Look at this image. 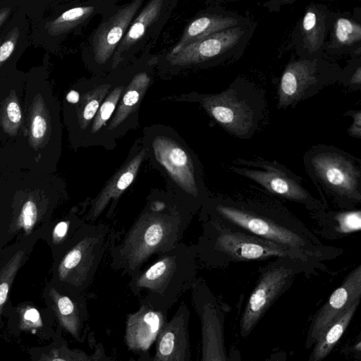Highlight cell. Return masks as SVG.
<instances>
[{
	"label": "cell",
	"instance_id": "6da1fadb",
	"mask_svg": "<svg viewBox=\"0 0 361 361\" xmlns=\"http://www.w3.org/2000/svg\"><path fill=\"white\" fill-rule=\"evenodd\" d=\"M199 213L200 221L247 232L288 248L325 270L324 262L344 252L322 243L281 201L255 185L237 194L210 193Z\"/></svg>",
	"mask_w": 361,
	"mask_h": 361
},
{
	"label": "cell",
	"instance_id": "7a4b0ae2",
	"mask_svg": "<svg viewBox=\"0 0 361 361\" xmlns=\"http://www.w3.org/2000/svg\"><path fill=\"white\" fill-rule=\"evenodd\" d=\"M194 215L168 188H154L137 218L109 255L111 266L130 278L152 257L180 243Z\"/></svg>",
	"mask_w": 361,
	"mask_h": 361
},
{
	"label": "cell",
	"instance_id": "3957f363",
	"mask_svg": "<svg viewBox=\"0 0 361 361\" xmlns=\"http://www.w3.org/2000/svg\"><path fill=\"white\" fill-rule=\"evenodd\" d=\"M197 264L195 245L180 242L130 277L128 286L140 303L169 313L191 288L197 279Z\"/></svg>",
	"mask_w": 361,
	"mask_h": 361
},
{
	"label": "cell",
	"instance_id": "277c9868",
	"mask_svg": "<svg viewBox=\"0 0 361 361\" xmlns=\"http://www.w3.org/2000/svg\"><path fill=\"white\" fill-rule=\"evenodd\" d=\"M201 222L202 231L194 245L197 262L204 267L224 269L234 263L267 262L288 257L325 270L288 248L247 232L209 220Z\"/></svg>",
	"mask_w": 361,
	"mask_h": 361
},
{
	"label": "cell",
	"instance_id": "5b68a950",
	"mask_svg": "<svg viewBox=\"0 0 361 361\" xmlns=\"http://www.w3.org/2000/svg\"><path fill=\"white\" fill-rule=\"evenodd\" d=\"M303 163L322 201L344 209L360 207V159L334 146L318 145L305 153Z\"/></svg>",
	"mask_w": 361,
	"mask_h": 361
},
{
	"label": "cell",
	"instance_id": "8992f818",
	"mask_svg": "<svg viewBox=\"0 0 361 361\" xmlns=\"http://www.w3.org/2000/svg\"><path fill=\"white\" fill-rule=\"evenodd\" d=\"M153 166L166 181L171 190L195 216L210 192L204 182L201 164L192 152L178 141L157 136L147 148Z\"/></svg>",
	"mask_w": 361,
	"mask_h": 361
},
{
	"label": "cell",
	"instance_id": "52a82bcc",
	"mask_svg": "<svg viewBox=\"0 0 361 361\" xmlns=\"http://www.w3.org/2000/svg\"><path fill=\"white\" fill-rule=\"evenodd\" d=\"M116 235L106 224L83 223L57 267L58 280L66 290L83 294Z\"/></svg>",
	"mask_w": 361,
	"mask_h": 361
},
{
	"label": "cell",
	"instance_id": "ba28073f",
	"mask_svg": "<svg viewBox=\"0 0 361 361\" xmlns=\"http://www.w3.org/2000/svg\"><path fill=\"white\" fill-rule=\"evenodd\" d=\"M207 113L231 135L251 137L265 109L262 90L243 78H236L226 90L201 99Z\"/></svg>",
	"mask_w": 361,
	"mask_h": 361
},
{
	"label": "cell",
	"instance_id": "9c48e42d",
	"mask_svg": "<svg viewBox=\"0 0 361 361\" xmlns=\"http://www.w3.org/2000/svg\"><path fill=\"white\" fill-rule=\"evenodd\" d=\"M228 169L233 173L250 180L254 185L280 201L300 204L313 212L324 206L303 185V179L276 160L262 158H238L231 161Z\"/></svg>",
	"mask_w": 361,
	"mask_h": 361
},
{
	"label": "cell",
	"instance_id": "30bf717a",
	"mask_svg": "<svg viewBox=\"0 0 361 361\" xmlns=\"http://www.w3.org/2000/svg\"><path fill=\"white\" fill-rule=\"evenodd\" d=\"M315 267L288 257L274 259L259 269V277L241 316L243 337L250 334L272 304L292 286L301 274H315Z\"/></svg>",
	"mask_w": 361,
	"mask_h": 361
},
{
	"label": "cell",
	"instance_id": "8fae6325",
	"mask_svg": "<svg viewBox=\"0 0 361 361\" xmlns=\"http://www.w3.org/2000/svg\"><path fill=\"white\" fill-rule=\"evenodd\" d=\"M343 75L336 64L321 58L290 62L283 72L279 88V109L294 106L312 97Z\"/></svg>",
	"mask_w": 361,
	"mask_h": 361
},
{
	"label": "cell",
	"instance_id": "7c38bea8",
	"mask_svg": "<svg viewBox=\"0 0 361 361\" xmlns=\"http://www.w3.org/2000/svg\"><path fill=\"white\" fill-rule=\"evenodd\" d=\"M190 289L192 305L200 322L201 361H228L224 315L220 304L202 278H197Z\"/></svg>",
	"mask_w": 361,
	"mask_h": 361
},
{
	"label": "cell",
	"instance_id": "4fadbf2b",
	"mask_svg": "<svg viewBox=\"0 0 361 361\" xmlns=\"http://www.w3.org/2000/svg\"><path fill=\"white\" fill-rule=\"evenodd\" d=\"M253 27L245 23L189 44L167 59L173 66H187L214 59L235 56L249 41Z\"/></svg>",
	"mask_w": 361,
	"mask_h": 361
},
{
	"label": "cell",
	"instance_id": "5bb4252c",
	"mask_svg": "<svg viewBox=\"0 0 361 361\" xmlns=\"http://www.w3.org/2000/svg\"><path fill=\"white\" fill-rule=\"evenodd\" d=\"M146 157L145 147L133 152L105 182L98 193L86 201V222L95 223L104 212L107 218L112 216L120 197L136 178Z\"/></svg>",
	"mask_w": 361,
	"mask_h": 361
},
{
	"label": "cell",
	"instance_id": "9a60e30c",
	"mask_svg": "<svg viewBox=\"0 0 361 361\" xmlns=\"http://www.w3.org/2000/svg\"><path fill=\"white\" fill-rule=\"evenodd\" d=\"M361 299V264L354 267L319 310L310 326L306 347L312 345L348 308Z\"/></svg>",
	"mask_w": 361,
	"mask_h": 361
},
{
	"label": "cell",
	"instance_id": "2e32d148",
	"mask_svg": "<svg viewBox=\"0 0 361 361\" xmlns=\"http://www.w3.org/2000/svg\"><path fill=\"white\" fill-rule=\"evenodd\" d=\"M62 291L50 287L47 292L48 306L58 326L75 341L84 343L89 330V313L83 294L66 288Z\"/></svg>",
	"mask_w": 361,
	"mask_h": 361
},
{
	"label": "cell",
	"instance_id": "e0dca14e",
	"mask_svg": "<svg viewBox=\"0 0 361 361\" xmlns=\"http://www.w3.org/2000/svg\"><path fill=\"white\" fill-rule=\"evenodd\" d=\"M190 317L187 305L181 302L156 341L152 361H190Z\"/></svg>",
	"mask_w": 361,
	"mask_h": 361
},
{
	"label": "cell",
	"instance_id": "ac0fdd59",
	"mask_svg": "<svg viewBox=\"0 0 361 361\" xmlns=\"http://www.w3.org/2000/svg\"><path fill=\"white\" fill-rule=\"evenodd\" d=\"M168 321V313L140 303L137 311L126 316L124 337L126 346L134 352H148Z\"/></svg>",
	"mask_w": 361,
	"mask_h": 361
},
{
	"label": "cell",
	"instance_id": "d6986e66",
	"mask_svg": "<svg viewBox=\"0 0 361 361\" xmlns=\"http://www.w3.org/2000/svg\"><path fill=\"white\" fill-rule=\"evenodd\" d=\"M142 3L135 0L125 5L97 28L92 42L96 62L104 63L113 55Z\"/></svg>",
	"mask_w": 361,
	"mask_h": 361
},
{
	"label": "cell",
	"instance_id": "ffe728a7",
	"mask_svg": "<svg viewBox=\"0 0 361 361\" xmlns=\"http://www.w3.org/2000/svg\"><path fill=\"white\" fill-rule=\"evenodd\" d=\"M324 206L310 212L315 231L324 238L337 240L361 231L360 207L344 209L322 201Z\"/></svg>",
	"mask_w": 361,
	"mask_h": 361
},
{
	"label": "cell",
	"instance_id": "44dd1931",
	"mask_svg": "<svg viewBox=\"0 0 361 361\" xmlns=\"http://www.w3.org/2000/svg\"><path fill=\"white\" fill-rule=\"evenodd\" d=\"M63 330L58 326L51 343L44 346L29 348L31 361H111L103 343L96 341L92 333L89 335L93 350L87 353L78 348H71L62 336Z\"/></svg>",
	"mask_w": 361,
	"mask_h": 361
},
{
	"label": "cell",
	"instance_id": "7402d4cb",
	"mask_svg": "<svg viewBox=\"0 0 361 361\" xmlns=\"http://www.w3.org/2000/svg\"><path fill=\"white\" fill-rule=\"evenodd\" d=\"M245 23L243 17L231 12L207 14L198 17L188 25L179 42L169 55L176 54L185 46L195 41Z\"/></svg>",
	"mask_w": 361,
	"mask_h": 361
},
{
	"label": "cell",
	"instance_id": "603a6c76",
	"mask_svg": "<svg viewBox=\"0 0 361 361\" xmlns=\"http://www.w3.org/2000/svg\"><path fill=\"white\" fill-rule=\"evenodd\" d=\"M327 11L321 5L310 6L299 29V45L310 55L321 51L327 30Z\"/></svg>",
	"mask_w": 361,
	"mask_h": 361
},
{
	"label": "cell",
	"instance_id": "cb8c5ba5",
	"mask_svg": "<svg viewBox=\"0 0 361 361\" xmlns=\"http://www.w3.org/2000/svg\"><path fill=\"white\" fill-rule=\"evenodd\" d=\"M162 5V0L150 1L135 19L114 53L112 60L114 68H116L122 61L123 53L140 40L147 29L158 19Z\"/></svg>",
	"mask_w": 361,
	"mask_h": 361
},
{
	"label": "cell",
	"instance_id": "d4e9b609",
	"mask_svg": "<svg viewBox=\"0 0 361 361\" xmlns=\"http://www.w3.org/2000/svg\"><path fill=\"white\" fill-rule=\"evenodd\" d=\"M51 134V118L41 94H37L30 106L27 123L28 142L35 150L47 145Z\"/></svg>",
	"mask_w": 361,
	"mask_h": 361
},
{
	"label": "cell",
	"instance_id": "484cf974",
	"mask_svg": "<svg viewBox=\"0 0 361 361\" xmlns=\"http://www.w3.org/2000/svg\"><path fill=\"white\" fill-rule=\"evenodd\" d=\"M150 83V78L146 73L136 74L119 102L116 111L109 125L113 130L121 124L137 108Z\"/></svg>",
	"mask_w": 361,
	"mask_h": 361
},
{
	"label": "cell",
	"instance_id": "4316f807",
	"mask_svg": "<svg viewBox=\"0 0 361 361\" xmlns=\"http://www.w3.org/2000/svg\"><path fill=\"white\" fill-rule=\"evenodd\" d=\"M359 304L357 302L352 305L327 328L314 343L308 361H322L331 353L350 324Z\"/></svg>",
	"mask_w": 361,
	"mask_h": 361
},
{
	"label": "cell",
	"instance_id": "83f0119b",
	"mask_svg": "<svg viewBox=\"0 0 361 361\" xmlns=\"http://www.w3.org/2000/svg\"><path fill=\"white\" fill-rule=\"evenodd\" d=\"M16 328L19 331L27 332L42 339H51L55 331L53 322H45L44 315L36 307L29 303L20 304L16 308Z\"/></svg>",
	"mask_w": 361,
	"mask_h": 361
},
{
	"label": "cell",
	"instance_id": "f1b7e54d",
	"mask_svg": "<svg viewBox=\"0 0 361 361\" xmlns=\"http://www.w3.org/2000/svg\"><path fill=\"white\" fill-rule=\"evenodd\" d=\"M361 41V25L360 23L345 18H337L334 22L331 50L348 51L350 47L360 45ZM332 51V52H333Z\"/></svg>",
	"mask_w": 361,
	"mask_h": 361
},
{
	"label": "cell",
	"instance_id": "f546056e",
	"mask_svg": "<svg viewBox=\"0 0 361 361\" xmlns=\"http://www.w3.org/2000/svg\"><path fill=\"white\" fill-rule=\"evenodd\" d=\"M110 88L111 85L104 84L82 95L76 106L78 121L82 130H85L90 124Z\"/></svg>",
	"mask_w": 361,
	"mask_h": 361
},
{
	"label": "cell",
	"instance_id": "4dcf8cb0",
	"mask_svg": "<svg viewBox=\"0 0 361 361\" xmlns=\"http://www.w3.org/2000/svg\"><path fill=\"white\" fill-rule=\"evenodd\" d=\"M94 11V7L78 6L66 11L46 24L48 33L57 36L66 33L86 20Z\"/></svg>",
	"mask_w": 361,
	"mask_h": 361
},
{
	"label": "cell",
	"instance_id": "1f68e13d",
	"mask_svg": "<svg viewBox=\"0 0 361 361\" xmlns=\"http://www.w3.org/2000/svg\"><path fill=\"white\" fill-rule=\"evenodd\" d=\"M23 116L18 97L14 90L3 100L0 106V127L9 136L15 137L22 125Z\"/></svg>",
	"mask_w": 361,
	"mask_h": 361
},
{
	"label": "cell",
	"instance_id": "d6a6232c",
	"mask_svg": "<svg viewBox=\"0 0 361 361\" xmlns=\"http://www.w3.org/2000/svg\"><path fill=\"white\" fill-rule=\"evenodd\" d=\"M24 252H16L0 271V328L2 325V316L6 305L9 290L15 276L20 267Z\"/></svg>",
	"mask_w": 361,
	"mask_h": 361
},
{
	"label": "cell",
	"instance_id": "836d02e7",
	"mask_svg": "<svg viewBox=\"0 0 361 361\" xmlns=\"http://www.w3.org/2000/svg\"><path fill=\"white\" fill-rule=\"evenodd\" d=\"M123 91L124 87L123 86H118L108 94L106 98L102 102L94 117L91 127L92 133H96L106 124V121L110 118L116 109V104Z\"/></svg>",
	"mask_w": 361,
	"mask_h": 361
},
{
	"label": "cell",
	"instance_id": "e575fe53",
	"mask_svg": "<svg viewBox=\"0 0 361 361\" xmlns=\"http://www.w3.org/2000/svg\"><path fill=\"white\" fill-rule=\"evenodd\" d=\"M38 219V209L35 201L28 200L22 206L16 220V227L23 228L26 235H29L35 226Z\"/></svg>",
	"mask_w": 361,
	"mask_h": 361
},
{
	"label": "cell",
	"instance_id": "d590c367",
	"mask_svg": "<svg viewBox=\"0 0 361 361\" xmlns=\"http://www.w3.org/2000/svg\"><path fill=\"white\" fill-rule=\"evenodd\" d=\"M19 35V29L15 27L0 42V68L12 54L18 41Z\"/></svg>",
	"mask_w": 361,
	"mask_h": 361
},
{
	"label": "cell",
	"instance_id": "8d00e7d4",
	"mask_svg": "<svg viewBox=\"0 0 361 361\" xmlns=\"http://www.w3.org/2000/svg\"><path fill=\"white\" fill-rule=\"evenodd\" d=\"M79 219L76 217L73 221L66 219L59 221L55 226L52 232V242L55 245H59L64 243L69 234L71 226L73 222Z\"/></svg>",
	"mask_w": 361,
	"mask_h": 361
},
{
	"label": "cell",
	"instance_id": "74e56055",
	"mask_svg": "<svg viewBox=\"0 0 361 361\" xmlns=\"http://www.w3.org/2000/svg\"><path fill=\"white\" fill-rule=\"evenodd\" d=\"M353 123L348 128V131L350 136L360 138L361 137V111H353Z\"/></svg>",
	"mask_w": 361,
	"mask_h": 361
},
{
	"label": "cell",
	"instance_id": "f35d334b",
	"mask_svg": "<svg viewBox=\"0 0 361 361\" xmlns=\"http://www.w3.org/2000/svg\"><path fill=\"white\" fill-rule=\"evenodd\" d=\"M350 84L353 85H358L360 86L361 85V67L359 66L357 69L355 70V72L352 75L350 80Z\"/></svg>",
	"mask_w": 361,
	"mask_h": 361
},
{
	"label": "cell",
	"instance_id": "ab89813d",
	"mask_svg": "<svg viewBox=\"0 0 361 361\" xmlns=\"http://www.w3.org/2000/svg\"><path fill=\"white\" fill-rule=\"evenodd\" d=\"M11 11V8L9 7H4L0 9V27L7 19Z\"/></svg>",
	"mask_w": 361,
	"mask_h": 361
},
{
	"label": "cell",
	"instance_id": "60d3db41",
	"mask_svg": "<svg viewBox=\"0 0 361 361\" xmlns=\"http://www.w3.org/2000/svg\"><path fill=\"white\" fill-rule=\"evenodd\" d=\"M135 361H152V356L148 352L141 353Z\"/></svg>",
	"mask_w": 361,
	"mask_h": 361
}]
</instances>
